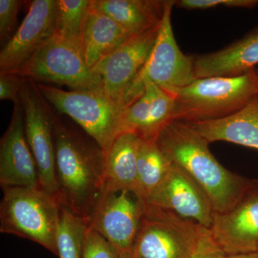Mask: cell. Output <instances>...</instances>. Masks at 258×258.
Listing matches in <instances>:
<instances>
[{
  "mask_svg": "<svg viewBox=\"0 0 258 258\" xmlns=\"http://www.w3.org/2000/svg\"><path fill=\"white\" fill-rule=\"evenodd\" d=\"M156 140L171 162L206 194L215 213L228 211L258 186L257 181L224 167L210 152L208 141L188 123L173 120Z\"/></svg>",
  "mask_w": 258,
  "mask_h": 258,
  "instance_id": "1",
  "label": "cell"
},
{
  "mask_svg": "<svg viewBox=\"0 0 258 258\" xmlns=\"http://www.w3.org/2000/svg\"><path fill=\"white\" fill-rule=\"evenodd\" d=\"M57 200L62 208L89 222L104 191L103 152L56 118Z\"/></svg>",
  "mask_w": 258,
  "mask_h": 258,
  "instance_id": "2",
  "label": "cell"
},
{
  "mask_svg": "<svg viewBox=\"0 0 258 258\" xmlns=\"http://www.w3.org/2000/svg\"><path fill=\"white\" fill-rule=\"evenodd\" d=\"M168 93L174 98V120L198 123L222 119L240 111L257 95L254 69L234 77L197 79Z\"/></svg>",
  "mask_w": 258,
  "mask_h": 258,
  "instance_id": "3",
  "label": "cell"
},
{
  "mask_svg": "<svg viewBox=\"0 0 258 258\" xmlns=\"http://www.w3.org/2000/svg\"><path fill=\"white\" fill-rule=\"evenodd\" d=\"M212 240L210 230L170 210L144 203L132 255L138 258H198Z\"/></svg>",
  "mask_w": 258,
  "mask_h": 258,
  "instance_id": "4",
  "label": "cell"
},
{
  "mask_svg": "<svg viewBox=\"0 0 258 258\" xmlns=\"http://www.w3.org/2000/svg\"><path fill=\"white\" fill-rule=\"evenodd\" d=\"M0 232L28 239L57 255L60 207L55 197L41 187L3 188Z\"/></svg>",
  "mask_w": 258,
  "mask_h": 258,
  "instance_id": "5",
  "label": "cell"
},
{
  "mask_svg": "<svg viewBox=\"0 0 258 258\" xmlns=\"http://www.w3.org/2000/svg\"><path fill=\"white\" fill-rule=\"evenodd\" d=\"M176 1H166L155 44L143 69L125 91L121 101L123 108L143 96L145 81H150L168 92L184 87L197 79L193 57L181 52L173 32L171 16Z\"/></svg>",
  "mask_w": 258,
  "mask_h": 258,
  "instance_id": "6",
  "label": "cell"
},
{
  "mask_svg": "<svg viewBox=\"0 0 258 258\" xmlns=\"http://www.w3.org/2000/svg\"><path fill=\"white\" fill-rule=\"evenodd\" d=\"M37 86L47 102L79 123L103 153L108 150L119 134L124 108L101 90L64 91L44 83H37Z\"/></svg>",
  "mask_w": 258,
  "mask_h": 258,
  "instance_id": "7",
  "label": "cell"
},
{
  "mask_svg": "<svg viewBox=\"0 0 258 258\" xmlns=\"http://www.w3.org/2000/svg\"><path fill=\"white\" fill-rule=\"evenodd\" d=\"M14 73L36 83H55L79 91L101 90V79L82 54L55 35Z\"/></svg>",
  "mask_w": 258,
  "mask_h": 258,
  "instance_id": "8",
  "label": "cell"
},
{
  "mask_svg": "<svg viewBox=\"0 0 258 258\" xmlns=\"http://www.w3.org/2000/svg\"><path fill=\"white\" fill-rule=\"evenodd\" d=\"M20 100L23 110L25 136L36 161L40 187L57 199L54 136L57 117L35 81L26 79Z\"/></svg>",
  "mask_w": 258,
  "mask_h": 258,
  "instance_id": "9",
  "label": "cell"
},
{
  "mask_svg": "<svg viewBox=\"0 0 258 258\" xmlns=\"http://www.w3.org/2000/svg\"><path fill=\"white\" fill-rule=\"evenodd\" d=\"M144 203L129 190L103 191L89 227L104 237L124 258L132 255Z\"/></svg>",
  "mask_w": 258,
  "mask_h": 258,
  "instance_id": "10",
  "label": "cell"
},
{
  "mask_svg": "<svg viewBox=\"0 0 258 258\" xmlns=\"http://www.w3.org/2000/svg\"><path fill=\"white\" fill-rule=\"evenodd\" d=\"M159 28L134 35L93 68L101 79L102 91L121 107L125 91L147 62Z\"/></svg>",
  "mask_w": 258,
  "mask_h": 258,
  "instance_id": "11",
  "label": "cell"
},
{
  "mask_svg": "<svg viewBox=\"0 0 258 258\" xmlns=\"http://www.w3.org/2000/svg\"><path fill=\"white\" fill-rule=\"evenodd\" d=\"M210 232L226 255L257 252L258 186L228 211L215 213Z\"/></svg>",
  "mask_w": 258,
  "mask_h": 258,
  "instance_id": "12",
  "label": "cell"
},
{
  "mask_svg": "<svg viewBox=\"0 0 258 258\" xmlns=\"http://www.w3.org/2000/svg\"><path fill=\"white\" fill-rule=\"evenodd\" d=\"M57 0H35L0 52V73L15 72L55 33Z\"/></svg>",
  "mask_w": 258,
  "mask_h": 258,
  "instance_id": "13",
  "label": "cell"
},
{
  "mask_svg": "<svg viewBox=\"0 0 258 258\" xmlns=\"http://www.w3.org/2000/svg\"><path fill=\"white\" fill-rule=\"evenodd\" d=\"M147 203L170 210L209 230L215 214L206 194L174 164Z\"/></svg>",
  "mask_w": 258,
  "mask_h": 258,
  "instance_id": "14",
  "label": "cell"
},
{
  "mask_svg": "<svg viewBox=\"0 0 258 258\" xmlns=\"http://www.w3.org/2000/svg\"><path fill=\"white\" fill-rule=\"evenodd\" d=\"M0 185L40 187L36 161L27 141L21 103L14 105L11 120L0 142Z\"/></svg>",
  "mask_w": 258,
  "mask_h": 258,
  "instance_id": "15",
  "label": "cell"
},
{
  "mask_svg": "<svg viewBox=\"0 0 258 258\" xmlns=\"http://www.w3.org/2000/svg\"><path fill=\"white\" fill-rule=\"evenodd\" d=\"M257 64L258 28L225 48L194 58L197 79L238 76Z\"/></svg>",
  "mask_w": 258,
  "mask_h": 258,
  "instance_id": "16",
  "label": "cell"
},
{
  "mask_svg": "<svg viewBox=\"0 0 258 258\" xmlns=\"http://www.w3.org/2000/svg\"><path fill=\"white\" fill-rule=\"evenodd\" d=\"M186 123L209 143L221 141L258 149V94L235 114L222 119Z\"/></svg>",
  "mask_w": 258,
  "mask_h": 258,
  "instance_id": "17",
  "label": "cell"
},
{
  "mask_svg": "<svg viewBox=\"0 0 258 258\" xmlns=\"http://www.w3.org/2000/svg\"><path fill=\"white\" fill-rule=\"evenodd\" d=\"M140 141L137 134H120L103 153L104 191L129 190L135 193Z\"/></svg>",
  "mask_w": 258,
  "mask_h": 258,
  "instance_id": "18",
  "label": "cell"
},
{
  "mask_svg": "<svg viewBox=\"0 0 258 258\" xmlns=\"http://www.w3.org/2000/svg\"><path fill=\"white\" fill-rule=\"evenodd\" d=\"M134 36L114 20L90 4L83 40V57L93 69L106 56Z\"/></svg>",
  "mask_w": 258,
  "mask_h": 258,
  "instance_id": "19",
  "label": "cell"
},
{
  "mask_svg": "<svg viewBox=\"0 0 258 258\" xmlns=\"http://www.w3.org/2000/svg\"><path fill=\"white\" fill-rule=\"evenodd\" d=\"M165 4L166 1L159 0H91L93 8L134 35L160 25Z\"/></svg>",
  "mask_w": 258,
  "mask_h": 258,
  "instance_id": "20",
  "label": "cell"
},
{
  "mask_svg": "<svg viewBox=\"0 0 258 258\" xmlns=\"http://www.w3.org/2000/svg\"><path fill=\"white\" fill-rule=\"evenodd\" d=\"M172 165V163L159 148L156 139H141L135 191L139 200L147 203L149 196L165 178Z\"/></svg>",
  "mask_w": 258,
  "mask_h": 258,
  "instance_id": "21",
  "label": "cell"
},
{
  "mask_svg": "<svg viewBox=\"0 0 258 258\" xmlns=\"http://www.w3.org/2000/svg\"><path fill=\"white\" fill-rule=\"evenodd\" d=\"M91 0H57L54 35L82 54L83 34Z\"/></svg>",
  "mask_w": 258,
  "mask_h": 258,
  "instance_id": "22",
  "label": "cell"
},
{
  "mask_svg": "<svg viewBox=\"0 0 258 258\" xmlns=\"http://www.w3.org/2000/svg\"><path fill=\"white\" fill-rule=\"evenodd\" d=\"M88 227L85 219L60 207L57 235L59 258H83V242Z\"/></svg>",
  "mask_w": 258,
  "mask_h": 258,
  "instance_id": "23",
  "label": "cell"
},
{
  "mask_svg": "<svg viewBox=\"0 0 258 258\" xmlns=\"http://www.w3.org/2000/svg\"><path fill=\"white\" fill-rule=\"evenodd\" d=\"M83 258H124L108 240L88 226L83 242Z\"/></svg>",
  "mask_w": 258,
  "mask_h": 258,
  "instance_id": "24",
  "label": "cell"
},
{
  "mask_svg": "<svg viewBox=\"0 0 258 258\" xmlns=\"http://www.w3.org/2000/svg\"><path fill=\"white\" fill-rule=\"evenodd\" d=\"M21 1L0 0V38L1 42H9L13 37V31L18 22V15Z\"/></svg>",
  "mask_w": 258,
  "mask_h": 258,
  "instance_id": "25",
  "label": "cell"
},
{
  "mask_svg": "<svg viewBox=\"0 0 258 258\" xmlns=\"http://www.w3.org/2000/svg\"><path fill=\"white\" fill-rule=\"evenodd\" d=\"M257 4V0H180L175 5L185 10H207L217 6L252 9Z\"/></svg>",
  "mask_w": 258,
  "mask_h": 258,
  "instance_id": "26",
  "label": "cell"
},
{
  "mask_svg": "<svg viewBox=\"0 0 258 258\" xmlns=\"http://www.w3.org/2000/svg\"><path fill=\"white\" fill-rule=\"evenodd\" d=\"M26 79L14 72L0 73V99L13 104L20 103V96Z\"/></svg>",
  "mask_w": 258,
  "mask_h": 258,
  "instance_id": "27",
  "label": "cell"
},
{
  "mask_svg": "<svg viewBox=\"0 0 258 258\" xmlns=\"http://www.w3.org/2000/svg\"><path fill=\"white\" fill-rule=\"evenodd\" d=\"M221 251L217 247L213 240L208 244L203 252L198 258H215L217 254L220 253Z\"/></svg>",
  "mask_w": 258,
  "mask_h": 258,
  "instance_id": "28",
  "label": "cell"
},
{
  "mask_svg": "<svg viewBox=\"0 0 258 258\" xmlns=\"http://www.w3.org/2000/svg\"><path fill=\"white\" fill-rule=\"evenodd\" d=\"M215 258H258V252L250 253L234 254V255H226L220 252L215 256Z\"/></svg>",
  "mask_w": 258,
  "mask_h": 258,
  "instance_id": "29",
  "label": "cell"
},
{
  "mask_svg": "<svg viewBox=\"0 0 258 258\" xmlns=\"http://www.w3.org/2000/svg\"><path fill=\"white\" fill-rule=\"evenodd\" d=\"M254 74H255L256 83H257V90L258 94V69L255 68L254 69Z\"/></svg>",
  "mask_w": 258,
  "mask_h": 258,
  "instance_id": "30",
  "label": "cell"
},
{
  "mask_svg": "<svg viewBox=\"0 0 258 258\" xmlns=\"http://www.w3.org/2000/svg\"><path fill=\"white\" fill-rule=\"evenodd\" d=\"M128 258H138V257H134V256H130V257H128Z\"/></svg>",
  "mask_w": 258,
  "mask_h": 258,
  "instance_id": "31",
  "label": "cell"
},
{
  "mask_svg": "<svg viewBox=\"0 0 258 258\" xmlns=\"http://www.w3.org/2000/svg\"><path fill=\"white\" fill-rule=\"evenodd\" d=\"M257 252H258V245H257Z\"/></svg>",
  "mask_w": 258,
  "mask_h": 258,
  "instance_id": "32",
  "label": "cell"
}]
</instances>
